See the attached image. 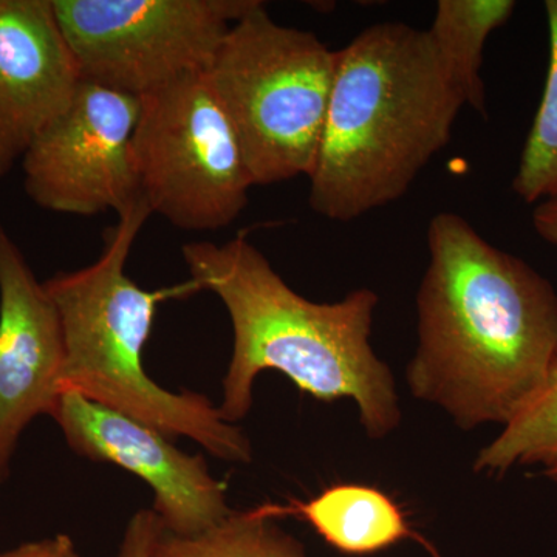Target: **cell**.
<instances>
[{"mask_svg": "<svg viewBox=\"0 0 557 557\" xmlns=\"http://www.w3.org/2000/svg\"><path fill=\"white\" fill-rule=\"evenodd\" d=\"M512 0H440L428 28L440 61L469 108L486 116L483 51L491 33L511 20Z\"/></svg>", "mask_w": 557, "mask_h": 557, "instance_id": "cell-13", "label": "cell"}, {"mask_svg": "<svg viewBox=\"0 0 557 557\" xmlns=\"http://www.w3.org/2000/svg\"><path fill=\"white\" fill-rule=\"evenodd\" d=\"M428 247L418 347L406 372L410 392L465 431L505 426L557 357L556 289L454 212L432 218Z\"/></svg>", "mask_w": 557, "mask_h": 557, "instance_id": "cell-1", "label": "cell"}, {"mask_svg": "<svg viewBox=\"0 0 557 557\" xmlns=\"http://www.w3.org/2000/svg\"><path fill=\"white\" fill-rule=\"evenodd\" d=\"M83 79L143 98L207 72L259 0H51Z\"/></svg>", "mask_w": 557, "mask_h": 557, "instance_id": "cell-7", "label": "cell"}, {"mask_svg": "<svg viewBox=\"0 0 557 557\" xmlns=\"http://www.w3.org/2000/svg\"><path fill=\"white\" fill-rule=\"evenodd\" d=\"M83 75L51 0H0V178L69 108Z\"/></svg>", "mask_w": 557, "mask_h": 557, "instance_id": "cell-11", "label": "cell"}, {"mask_svg": "<svg viewBox=\"0 0 557 557\" xmlns=\"http://www.w3.org/2000/svg\"><path fill=\"white\" fill-rule=\"evenodd\" d=\"M183 258L190 281L222 300L233 325L219 406L226 423L248 416L259 373L277 370L321 401L354 399L369 438L387 437L399 426L394 376L370 346L375 292L359 288L339 302H313L289 288L244 236L222 245L186 244Z\"/></svg>", "mask_w": 557, "mask_h": 557, "instance_id": "cell-2", "label": "cell"}, {"mask_svg": "<svg viewBox=\"0 0 557 557\" xmlns=\"http://www.w3.org/2000/svg\"><path fill=\"white\" fill-rule=\"evenodd\" d=\"M271 505L231 511L228 518L193 537L164 531L152 557H307L298 539L274 522Z\"/></svg>", "mask_w": 557, "mask_h": 557, "instance_id": "cell-14", "label": "cell"}, {"mask_svg": "<svg viewBox=\"0 0 557 557\" xmlns=\"http://www.w3.org/2000/svg\"><path fill=\"white\" fill-rule=\"evenodd\" d=\"M336 51L271 20L265 3L226 33L205 76L228 116L252 186L309 178L317 164Z\"/></svg>", "mask_w": 557, "mask_h": 557, "instance_id": "cell-5", "label": "cell"}, {"mask_svg": "<svg viewBox=\"0 0 557 557\" xmlns=\"http://www.w3.org/2000/svg\"><path fill=\"white\" fill-rule=\"evenodd\" d=\"M534 465L544 471L557 468V357L525 408L480 450L474 469L504 475L512 468Z\"/></svg>", "mask_w": 557, "mask_h": 557, "instance_id": "cell-15", "label": "cell"}, {"mask_svg": "<svg viewBox=\"0 0 557 557\" xmlns=\"http://www.w3.org/2000/svg\"><path fill=\"white\" fill-rule=\"evenodd\" d=\"M545 478L553 480V482L557 483V468L549 469V471H544Z\"/></svg>", "mask_w": 557, "mask_h": 557, "instance_id": "cell-20", "label": "cell"}, {"mask_svg": "<svg viewBox=\"0 0 557 557\" xmlns=\"http://www.w3.org/2000/svg\"><path fill=\"white\" fill-rule=\"evenodd\" d=\"M65 357L57 304L0 223V483L28 424L53 417Z\"/></svg>", "mask_w": 557, "mask_h": 557, "instance_id": "cell-10", "label": "cell"}, {"mask_svg": "<svg viewBox=\"0 0 557 557\" xmlns=\"http://www.w3.org/2000/svg\"><path fill=\"white\" fill-rule=\"evenodd\" d=\"M0 557H83L76 549L75 542L65 534L40 541L25 542L20 547L0 553Z\"/></svg>", "mask_w": 557, "mask_h": 557, "instance_id": "cell-18", "label": "cell"}, {"mask_svg": "<svg viewBox=\"0 0 557 557\" xmlns=\"http://www.w3.org/2000/svg\"><path fill=\"white\" fill-rule=\"evenodd\" d=\"M533 225L542 239L557 247V197L536 205Z\"/></svg>", "mask_w": 557, "mask_h": 557, "instance_id": "cell-19", "label": "cell"}, {"mask_svg": "<svg viewBox=\"0 0 557 557\" xmlns=\"http://www.w3.org/2000/svg\"><path fill=\"white\" fill-rule=\"evenodd\" d=\"M116 215L97 262L44 282L64 329L67 357L61 395H81L143 421L168 438L194 440L219 460L249 463L247 435L226 423L205 395L166 391L146 373L143 350L160 304L201 289L194 281L161 289L135 284L126 263L152 211L138 197Z\"/></svg>", "mask_w": 557, "mask_h": 557, "instance_id": "cell-4", "label": "cell"}, {"mask_svg": "<svg viewBox=\"0 0 557 557\" xmlns=\"http://www.w3.org/2000/svg\"><path fill=\"white\" fill-rule=\"evenodd\" d=\"M271 508L274 516H302L330 547L344 555H373L410 536L401 509L373 486L343 483L327 487L306 504Z\"/></svg>", "mask_w": 557, "mask_h": 557, "instance_id": "cell-12", "label": "cell"}, {"mask_svg": "<svg viewBox=\"0 0 557 557\" xmlns=\"http://www.w3.org/2000/svg\"><path fill=\"white\" fill-rule=\"evenodd\" d=\"M132 160L152 214L180 230H222L247 208L252 183L205 73L141 98Z\"/></svg>", "mask_w": 557, "mask_h": 557, "instance_id": "cell-6", "label": "cell"}, {"mask_svg": "<svg viewBox=\"0 0 557 557\" xmlns=\"http://www.w3.org/2000/svg\"><path fill=\"white\" fill-rule=\"evenodd\" d=\"M141 98L83 79L22 159L27 196L60 214H120L139 194L132 138Z\"/></svg>", "mask_w": 557, "mask_h": 557, "instance_id": "cell-8", "label": "cell"}, {"mask_svg": "<svg viewBox=\"0 0 557 557\" xmlns=\"http://www.w3.org/2000/svg\"><path fill=\"white\" fill-rule=\"evenodd\" d=\"M463 95L428 30L383 22L336 51L310 208L350 222L405 196L448 146Z\"/></svg>", "mask_w": 557, "mask_h": 557, "instance_id": "cell-3", "label": "cell"}, {"mask_svg": "<svg viewBox=\"0 0 557 557\" xmlns=\"http://www.w3.org/2000/svg\"><path fill=\"white\" fill-rule=\"evenodd\" d=\"M164 527L153 509L135 512L124 531L119 557H152Z\"/></svg>", "mask_w": 557, "mask_h": 557, "instance_id": "cell-17", "label": "cell"}, {"mask_svg": "<svg viewBox=\"0 0 557 557\" xmlns=\"http://www.w3.org/2000/svg\"><path fill=\"white\" fill-rule=\"evenodd\" d=\"M73 453L137 475L153 491V511L172 536L193 537L228 518L226 487L203 456H189L149 424L76 394L53 413Z\"/></svg>", "mask_w": 557, "mask_h": 557, "instance_id": "cell-9", "label": "cell"}, {"mask_svg": "<svg viewBox=\"0 0 557 557\" xmlns=\"http://www.w3.org/2000/svg\"><path fill=\"white\" fill-rule=\"evenodd\" d=\"M549 62L544 95L520 153L512 190L525 203L557 197V0L545 2Z\"/></svg>", "mask_w": 557, "mask_h": 557, "instance_id": "cell-16", "label": "cell"}]
</instances>
